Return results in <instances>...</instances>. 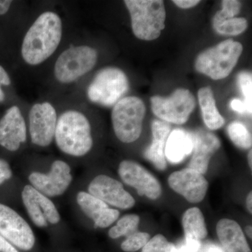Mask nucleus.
I'll return each mask as SVG.
<instances>
[{
    "label": "nucleus",
    "mask_w": 252,
    "mask_h": 252,
    "mask_svg": "<svg viewBox=\"0 0 252 252\" xmlns=\"http://www.w3.org/2000/svg\"><path fill=\"white\" fill-rule=\"evenodd\" d=\"M63 34L61 18L51 11L43 13L28 30L22 44L25 62L37 65L49 59L59 47Z\"/></svg>",
    "instance_id": "f257e3e1"
},
{
    "label": "nucleus",
    "mask_w": 252,
    "mask_h": 252,
    "mask_svg": "<svg viewBox=\"0 0 252 252\" xmlns=\"http://www.w3.org/2000/svg\"><path fill=\"white\" fill-rule=\"evenodd\" d=\"M54 137L60 150L72 157H83L92 149L90 123L78 111H66L61 114Z\"/></svg>",
    "instance_id": "f03ea898"
},
{
    "label": "nucleus",
    "mask_w": 252,
    "mask_h": 252,
    "mask_svg": "<svg viewBox=\"0 0 252 252\" xmlns=\"http://www.w3.org/2000/svg\"><path fill=\"white\" fill-rule=\"evenodd\" d=\"M130 13L132 32L144 41L157 39L165 27L166 11L161 0H126Z\"/></svg>",
    "instance_id": "7ed1b4c3"
},
{
    "label": "nucleus",
    "mask_w": 252,
    "mask_h": 252,
    "mask_svg": "<svg viewBox=\"0 0 252 252\" xmlns=\"http://www.w3.org/2000/svg\"><path fill=\"white\" fill-rule=\"evenodd\" d=\"M243 51L240 42L226 39L199 55L195 63V69L214 80L224 79L234 69Z\"/></svg>",
    "instance_id": "20e7f679"
},
{
    "label": "nucleus",
    "mask_w": 252,
    "mask_h": 252,
    "mask_svg": "<svg viewBox=\"0 0 252 252\" xmlns=\"http://www.w3.org/2000/svg\"><path fill=\"white\" fill-rule=\"evenodd\" d=\"M146 114L143 101L135 96L123 97L112 112L113 128L124 143H132L140 137Z\"/></svg>",
    "instance_id": "39448f33"
},
{
    "label": "nucleus",
    "mask_w": 252,
    "mask_h": 252,
    "mask_svg": "<svg viewBox=\"0 0 252 252\" xmlns=\"http://www.w3.org/2000/svg\"><path fill=\"white\" fill-rule=\"evenodd\" d=\"M128 89L125 73L119 68L108 67L97 73L89 86L87 94L91 102L111 107L122 99Z\"/></svg>",
    "instance_id": "423d86ee"
},
{
    "label": "nucleus",
    "mask_w": 252,
    "mask_h": 252,
    "mask_svg": "<svg viewBox=\"0 0 252 252\" xmlns=\"http://www.w3.org/2000/svg\"><path fill=\"white\" fill-rule=\"evenodd\" d=\"M97 61V53L88 46H74L60 55L54 67L56 79L63 84L74 82L90 72Z\"/></svg>",
    "instance_id": "0eeeda50"
},
{
    "label": "nucleus",
    "mask_w": 252,
    "mask_h": 252,
    "mask_svg": "<svg viewBox=\"0 0 252 252\" xmlns=\"http://www.w3.org/2000/svg\"><path fill=\"white\" fill-rule=\"evenodd\" d=\"M154 114L162 122L182 125L189 120L195 107V99L190 91L179 89L169 97H151Z\"/></svg>",
    "instance_id": "6e6552de"
},
{
    "label": "nucleus",
    "mask_w": 252,
    "mask_h": 252,
    "mask_svg": "<svg viewBox=\"0 0 252 252\" xmlns=\"http://www.w3.org/2000/svg\"><path fill=\"white\" fill-rule=\"evenodd\" d=\"M0 235L25 251L32 250L35 243L34 233L26 220L11 207L1 203Z\"/></svg>",
    "instance_id": "1a4fd4ad"
},
{
    "label": "nucleus",
    "mask_w": 252,
    "mask_h": 252,
    "mask_svg": "<svg viewBox=\"0 0 252 252\" xmlns=\"http://www.w3.org/2000/svg\"><path fill=\"white\" fill-rule=\"evenodd\" d=\"M32 187L46 197H56L66 191L72 181L70 167L63 160H56L48 174L34 172L28 178Z\"/></svg>",
    "instance_id": "9d476101"
},
{
    "label": "nucleus",
    "mask_w": 252,
    "mask_h": 252,
    "mask_svg": "<svg viewBox=\"0 0 252 252\" xmlns=\"http://www.w3.org/2000/svg\"><path fill=\"white\" fill-rule=\"evenodd\" d=\"M57 124L56 109L49 102L34 104L29 114L31 141L39 147L50 145L54 138Z\"/></svg>",
    "instance_id": "9b49d317"
},
{
    "label": "nucleus",
    "mask_w": 252,
    "mask_h": 252,
    "mask_svg": "<svg viewBox=\"0 0 252 252\" xmlns=\"http://www.w3.org/2000/svg\"><path fill=\"white\" fill-rule=\"evenodd\" d=\"M119 175L123 182L137 190L139 195L157 200L161 195L158 181L140 164L124 160L119 167Z\"/></svg>",
    "instance_id": "f8f14e48"
},
{
    "label": "nucleus",
    "mask_w": 252,
    "mask_h": 252,
    "mask_svg": "<svg viewBox=\"0 0 252 252\" xmlns=\"http://www.w3.org/2000/svg\"><path fill=\"white\" fill-rule=\"evenodd\" d=\"M22 200L28 215L36 226L56 224L61 220L59 212L54 203L31 185H26L22 191Z\"/></svg>",
    "instance_id": "ddd939ff"
},
{
    "label": "nucleus",
    "mask_w": 252,
    "mask_h": 252,
    "mask_svg": "<svg viewBox=\"0 0 252 252\" xmlns=\"http://www.w3.org/2000/svg\"><path fill=\"white\" fill-rule=\"evenodd\" d=\"M89 192L107 205L122 210L132 208L135 204V199L126 191L122 184L109 176L94 177L89 186Z\"/></svg>",
    "instance_id": "4468645a"
},
{
    "label": "nucleus",
    "mask_w": 252,
    "mask_h": 252,
    "mask_svg": "<svg viewBox=\"0 0 252 252\" xmlns=\"http://www.w3.org/2000/svg\"><path fill=\"white\" fill-rule=\"evenodd\" d=\"M168 184L176 193L191 203L201 202L209 187L208 182L203 175L189 167L171 174Z\"/></svg>",
    "instance_id": "2eb2a0df"
},
{
    "label": "nucleus",
    "mask_w": 252,
    "mask_h": 252,
    "mask_svg": "<svg viewBox=\"0 0 252 252\" xmlns=\"http://www.w3.org/2000/svg\"><path fill=\"white\" fill-rule=\"evenodd\" d=\"M27 139V127L21 110L13 106L0 120V145L10 152L17 151Z\"/></svg>",
    "instance_id": "dca6fc26"
},
{
    "label": "nucleus",
    "mask_w": 252,
    "mask_h": 252,
    "mask_svg": "<svg viewBox=\"0 0 252 252\" xmlns=\"http://www.w3.org/2000/svg\"><path fill=\"white\" fill-rule=\"evenodd\" d=\"M193 135V154L188 167L205 175L212 155L220 148V142L215 134L205 130H199Z\"/></svg>",
    "instance_id": "f3484780"
},
{
    "label": "nucleus",
    "mask_w": 252,
    "mask_h": 252,
    "mask_svg": "<svg viewBox=\"0 0 252 252\" xmlns=\"http://www.w3.org/2000/svg\"><path fill=\"white\" fill-rule=\"evenodd\" d=\"M77 201L81 210L94 221V226L105 228L119 218L120 212L109 208L108 205L86 192L77 194Z\"/></svg>",
    "instance_id": "a211bd4d"
},
{
    "label": "nucleus",
    "mask_w": 252,
    "mask_h": 252,
    "mask_svg": "<svg viewBox=\"0 0 252 252\" xmlns=\"http://www.w3.org/2000/svg\"><path fill=\"white\" fill-rule=\"evenodd\" d=\"M153 141L144 152V157L153 163L158 170L166 169L165 160V144L170 133V126L168 123L160 120H154L152 125Z\"/></svg>",
    "instance_id": "6ab92c4d"
},
{
    "label": "nucleus",
    "mask_w": 252,
    "mask_h": 252,
    "mask_svg": "<svg viewBox=\"0 0 252 252\" xmlns=\"http://www.w3.org/2000/svg\"><path fill=\"white\" fill-rule=\"evenodd\" d=\"M217 233L227 252H252L241 227L235 220H220L217 225Z\"/></svg>",
    "instance_id": "aec40b11"
},
{
    "label": "nucleus",
    "mask_w": 252,
    "mask_h": 252,
    "mask_svg": "<svg viewBox=\"0 0 252 252\" xmlns=\"http://www.w3.org/2000/svg\"><path fill=\"white\" fill-rule=\"evenodd\" d=\"M193 134L183 129H175L167 137L165 158L172 163H180L193 152Z\"/></svg>",
    "instance_id": "412c9836"
},
{
    "label": "nucleus",
    "mask_w": 252,
    "mask_h": 252,
    "mask_svg": "<svg viewBox=\"0 0 252 252\" xmlns=\"http://www.w3.org/2000/svg\"><path fill=\"white\" fill-rule=\"evenodd\" d=\"M198 95L204 123L207 127L212 130L223 127L225 120L217 109L212 89L210 87L201 88Z\"/></svg>",
    "instance_id": "4be33fe9"
},
{
    "label": "nucleus",
    "mask_w": 252,
    "mask_h": 252,
    "mask_svg": "<svg viewBox=\"0 0 252 252\" xmlns=\"http://www.w3.org/2000/svg\"><path fill=\"white\" fill-rule=\"evenodd\" d=\"M182 225L186 240L200 241L206 238L207 230L203 213L198 207L189 209L184 214Z\"/></svg>",
    "instance_id": "5701e85b"
},
{
    "label": "nucleus",
    "mask_w": 252,
    "mask_h": 252,
    "mask_svg": "<svg viewBox=\"0 0 252 252\" xmlns=\"http://www.w3.org/2000/svg\"><path fill=\"white\" fill-rule=\"evenodd\" d=\"M213 28L219 34L226 36H236L242 34L248 27V23L244 18H233L229 19L212 21Z\"/></svg>",
    "instance_id": "b1692460"
},
{
    "label": "nucleus",
    "mask_w": 252,
    "mask_h": 252,
    "mask_svg": "<svg viewBox=\"0 0 252 252\" xmlns=\"http://www.w3.org/2000/svg\"><path fill=\"white\" fill-rule=\"evenodd\" d=\"M140 217L137 215H127L118 220L117 225L109 230V236L112 239L128 237L137 232Z\"/></svg>",
    "instance_id": "393cba45"
},
{
    "label": "nucleus",
    "mask_w": 252,
    "mask_h": 252,
    "mask_svg": "<svg viewBox=\"0 0 252 252\" xmlns=\"http://www.w3.org/2000/svg\"><path fill=\"white\" fill-rule=\"evenodd\" d=\"M232 142L241 149H250L252 145V135L243 123L232 122L227 128Z\"/></svg>",
    "instance_id": "a878e982"
},
{
    "label": "nucleus",
    "mask_w": 252,
    "mask_h": 252,
    "mask_svg": "<svg viewBox=\"0 0 252 252\" xmlns=\"http://www.w3.org/2000/svg\"><path fill=\"white\" fill-rule=\"evenodd\" d=\"M142 252H179L174 244L167 241L162 235L158 234L150 239L142 248Z\"/></svg>",
    "instance_id": "bb28decb"
},
{
    "label": "nucleus",
    "mask_w": 252,
    "mask_h": 252,
    "mask_svg": "<svg viewBox=\"0 0 252 252\" xmlns=\"http://www.w3.org/2000/svg\"><path fill=\"white\" fill-rule=\"evenodd\" d=\"M149 240L150 235L149 233L137 231L127 237L125 241L123 242L121 248L126 252H137L143 248Z\"/></svg>",
    "instance_id": "cd10ccee"
},
{
    "label": "nucleus",
    "mask_w": 252,
    "mask_h": 252,
    "mask_svg": "<svg viewBox=\"0 0 252 252\" xmlns=\"http://www.w3.org/2000/svg\"><path fill=\"white\" fill-rule=\"evenodd\" d=\"M238 84L245 96L244 102L250 109H252V73L241 72L238 74Z\"/></svg>",
    "instance_id": "c85d7f7f"
},
{
    "label": "nucleus",
    "mask_w": 252,
    "mask_h": 252,
    "mask_svg": "<svg viewBox=\"0 0 252 252\" xmlns=\"http://www.w3.org/2000/svg\"><path fill=\"white\" fill-rule=\"evenodd\" d=\"M222 9L215 14L214 19H229L238 15L241 9V3L236 0H224L222 1Z\"/></svg>",
    "instance_id": "c756f323"
},
{
    "label": "nucleus",
    "mask_w": 252,
    "mask_h": 252,
    "mask_svg": "<svg viewBox=\"0 0 252 252\" xmlns=\"http://www.w3.org/2000/svg\"><path fill=\"white\" fill-rule=\"evenodd\" d=\"M179 252H201L202 246L200 241L185 240L177 248Z\"/></svg>",
    "instance_id": "7c9ffc66"
},
{
    "label": "nucleus",
    "mask_w": 252,
    "mask_h": 252,
    "mask_svg": "<svg viewBox=\"0 0 252 252\" xmlns=\"http://www.w3.org/2000/svg\"><path fill=\"white\" fill-rule=\"evenodd\" d=\"M230 107L235 112L240 113L241 114H250L252 115V110L249 108L244 100L240 99H233L230 102Z\"/></svg>",
    "instance_id": "2f4dec72"
},
{
    "label": "nucleus",
    "mask_w": 252,
    "mask_h": 252,
    "mask_svg": "<svg viewBox=\"0 0 252 252\" xmlns=\"http://www.w3.org/2000/svg\"><path fill=\"white\" fill-rule=\"evenodd\" d=\"M12 176V170L6 160L0 158V185L6 180H9Z\"/></svg>",
    "instance_id": "473e14b6"
},
{
    "label": "nucleus",
    "mask_w": 252,
    "mask_h": 252,
    "mask_svg": "<svg viewBox=\"0 0 252 252\" xmlns=\"http://www.w3.org/2000/svg\"><path fill=\"white\" fill-rule=\"evenodd\" d=\"M0 252H19L14 245L0 235Z\"/></svg>",
    "instance_id": "72a5a7b5"
},
{
    "label": "nucleus",
    "mask_w": 252,
    "mask_h": 252,
    "mask_svg": "<svg viewBox=\"0 0 252 252\" xmlns=\"http://www.w3.org/2000/svg\"><path fill=\"white\" fill-rule=\"evenodd\" d=\"M173 2L181 9H190L200 3L198 0H175Z\"/></svg>",
    "instance_id": "f704fd0d"
},
{
    "label": "nucleus",
    "mask_w": 252,
    "mask_h": 252,
    "mask_svg": "<svg viewBox=\"0 0 252 252\" xmlns=\"http://www.w3.org/2000/svg\"><path fill=\"white\" fill-rule=\"evenodd\" d=\"M11 82L9 74H7L4 68L0 65V85L9 86Z\"/></svg>",
    "instance_id": "c9c22d12"
},
{
    "label": "nucleus",
    "mask_w": 252,
    "mask_h": 252,
    "mask_svg": "<svg viewBox=\"0 0 252 252\" xmlns=\"http://www.w3.org/2000/svg\"><path fill=\"white\" fill-rule=\"evenodd\" d=\"M11 1H0V15H4L9 11L10 6H11Z\"/></svg>",
    "instance_id": "e433bc0d"
},
{
    "label": "nucleus",
    "mask_w": 252,
    "mask_h": 252,
    "mask_svg": "<svg viewBox=\"0 0 252 252\" xmlns=\"http://www.w3.org/2000/svg\"><path fill=\"white\" fill-rule=\"evenodd\" d=\"M201 252H224L221 248L215 245H207L206 248L202 250Z\"/></svg>",
    "instance_id": "4c0bfd02"
},
{
    "label": "nucleus",
    "mask_w": 252,
    "mask_h": 252,
    "mask_svg": "<svg viewBox=\"0 0 252 252\" xmlns=\"http://www.w3.org/2000/svg\"><path fill=\"white\" fill-rule=\"evenodd\" d=\"M247 207H248V211L250 214L252 213V193L250 192L248 194V198H247Z\"/></svg>",
    "instance_id": "58836bf2"
},
{
    "label": "nucleus",
    "mask_w": 252,
    "mask_h": 252,
    "mask_svg": "<svg viewBox=\"0 0 252 252\" xmlns=\"http://www.w3.org/2000/svg\"><path fill=\"white\" fill-rule=\"evenodd\" d=\"M252 151L250 150V153L248 154V162L250 168H252Z\"/></svg>",
    "instance_id": "ea45409f"
},
{
    "label": "nucleus",
    "mask_w": 252,
    "mask_h": 252,
    "mask_svg": "<svg viewBox=\"0 0 252 252\" xmlns=\"http://www.w3.org/2000/svg\"><path fill=\"white\" fill-rule=\"evenodd\" d=\"M252 226L251 225H248V227L246 228V232L247 233H248V235L249 237H250V238H252Z\"/></svg>",
    "instance_id": "a19ab883"
},
{
    "label": "nucleus",
    "mask_w": 252,
    "mask_h": 252,
    "mask_svg": "<svg viewBox=\"0 0 252 252\" xmlns=\"http://www.w3.org/2000/svg\"><path fill=\"white\" fill-rule=\"evenodd\" d=\"M5 99V94L1 89V85H0V102H3Z\"/></svg>",
    "instance_id": "79ce46f5"
}]
</instances>
